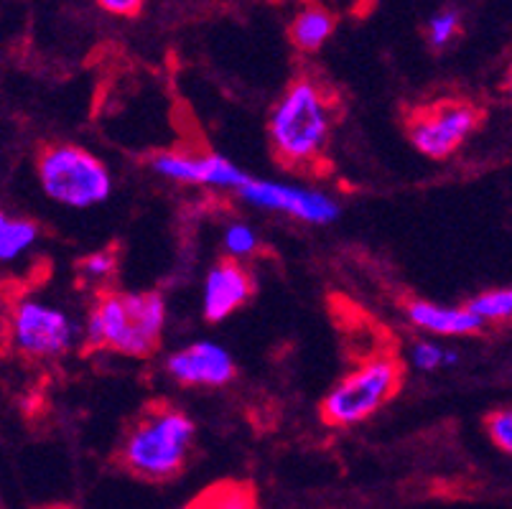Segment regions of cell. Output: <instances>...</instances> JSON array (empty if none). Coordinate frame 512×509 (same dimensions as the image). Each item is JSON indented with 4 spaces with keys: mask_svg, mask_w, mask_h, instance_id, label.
<instances>
[{
    "mask_svg": "<svg viewBox=\"0 0 512 509\" xmlns=\"http://www.w3.org/2000/svg\"><path fill=\"white\" fill-rule=\"evenodd\" d=\"M337 102L321 82L299 77L273 107L268 120V135L276 161L288 171H321L332 138Z\"/></svg>",
    "mask_w": 512,
    "mask_h": 509,
    "instance_id": "6da1fadb",
    "label": "cell"
},
{
    "mask_svg": "<svg viewBox=\"0 0 512 509\" xmlns=\"http://www.w3.org/2000/svg\"><path fill=\"white\" fill-rule=\"evenodd\" d=\"M194 433V420L184 410L164 400L148 403L120 443V469L143 482H171L189 461Z\"/></svg>",
    "mask_w": 512,
    "mask_h": 509,
    "instance_id": "7a4b0ae2",
    "label": "cell"
},
{
    "mask_svg": "<svg viewBox=\"0 0 512 509\" xmlns=\"http://www.w3.org/2000/svg\"><path fill=\"white\" fill-rule=\"evenodd\" d=\"M166 303L156 291H105L87 316V344L123 357H151L161 347Z\"/></svg>",
    "mask_w": 512,
    "mask_h": 509,
    "instance_id": "3957f363",
    "label": "cell"
},
{
    "mask_svg": "<svg viewBox=\"0 0 512 509\" xmlns=\"http://www.w3.org/2000/svg\"><path fill=\"white\" fill-rule=\"evenodd\" d=\"M403 375L406 370L398 354H372L327 392L319 408L321 420L332 428L357 426L398 395Z\"/></svg>",
    "mask_w": 512,
    "mask_h": 509,
    "instance_id": "277c9868",
    "label": "cell"
},
{
    "mask_svg": "<svg viewBox=\"0 0 512 509\" xmlns=\"http://www.w3.org/2000/svg\"><path fill=\"white\" fill-rule=\"evenodd\" d=\"M36 174L46 196L64 207H95L113 191V179L105 163L72 143H51L41 148Z\"/></svg>",
    "mask_w": 512,
    "mask_h": 509,
    "instance_id": "5b68a950",
    "label": "cell"
},
{
    "mask_svg": "<svg viewBox=\"0 0 512 509\" xmlns=\"http://www.w3.org/2000/svg\"><path fill=\"white\" fill-rule=\"evenodd\" d=\"M484 123V110L462 97H441L406 112L403 125L416 151L423 156L444 161L464 146L469 135Z\"/></svg>",
    "mask_w": 512,
    "mask_h": 509,
    "instance_id": "8992f818",
    "label": "cell"
},
{
    "mask_svg": "<svg viewBox=\"0 0 512 509\" xmlns=\"http://www.w3.org/2000/svg\"><path fill=\"white\" fill-rule=\"evenodd\" d=\"M11 342L18 354L31 359L59 357L72 347L74 326L64 311L34 298H18L11 306Z\"/></svg>",
    "mask_w": 512,
    "mask_h": 509,
    "instance_id": "52a82bcc",
    "label": "cell"
},
{
    "mask_svg": "<svg viewBox=\"0 0 512 509\" xmlns=\"http://www.w3.org/2000/svg\"><path fill=\"white\" fill-rule=\"evenodd\" d=\"M240 196L245 202L255 204V207L291 214V217L311 224L332 222L339 214L337 204L329 196L319 194V191L299 189V186L288 184H273V181H258L253 176L245 181Z\"/></svg>",
    "mask_w": 512,
    "mask_h": 509,
    "instance_id": "ba28073f",
    "label": "cell"
},
{
    "mask_svg": "<svg viewBox=\"0 0 512 509\" xmlns=\"http://www.w3.org/2000/svg\"><path fill=\"white\" fill-rule=\"evenodd\" d=\"M153 171L179 184L220 186V189L235 191H240L250 179L235 163L217 153H158L153 158Z\"/></svg>",
    "mask_w": 512,
    "mask_h": 509,
    "instance_id": "9c48e42d",
    "label": "cell"
},
{
    "mask_svg": "<svg viewBox=\"0 0 512 509\" xmlns=\"http://www.w3.org/2000/svg\"><path fill=\"white\" fill-rule=\"evenodd\" d=\"M166 370L186 387H222L235 380L237 372L227 349L212 342H199L174 352L166 359Z\"/></svg>",
    "mask_w": 512,
    "mask_h": 509,
    "instance_id": "30bf717a",
    "label": "cell"
},
{
    "mask_svg": "<svg viewBox=\"0 0 512 509\" xmlns=\"http://www.w3.org/2000/svg\"><path fill=\"white\" fill-rule=\"evenodd\" d=\"M255 293L253 275L242 268L237 260H220L207 275L204 286V316L217 324L227 316L235 314L237 308L245 306Z\"/></svg>",
    "mask_w": 512,
    "mask_h": 509,
    "instance_id": "8fae6325",
    "label": "cell"
},
{
    "mask_svg": "<svg viewBox=\"0 0 512 509\" xmlns=\"http://www.w3.org/2000/svg\"><path fill=\"white\" fill-rule=\"evenodd\" d=\"M406 316L413 326L436 336H469L479 334L484 321L474 314L472 308H451L439 306V303L413 298L406 301Z\"/></svg>",
    "mask_w": 512,
    "mask_h": 509,
    "instance_id": "7c38bea8",
    "label": "cell"
},
{
    "mask_svg": "<svg viewBox=\"0 0 512 509\" xmlns=\"http://www.w3.org/2000/svg\"><path fill=\"white\" fill-rule=\"evenodd\" d=\"M334 34V16L332 11H327L324 6H309L293 18L291 28H288V36H291V44L299 51H319L321 46L327 44Z\"/></svg>",
    "mask_w": 512,
    "mask_h": 509,
    "instance_id": "4fadbf2b",
    "label": "cell"
},
{
    "mask_svg": "<svg viewBox=\"0 0 512 509\" xmlns=\"http://www.w3.org/2000/svg\"><path fill=\"white\" fill-rule=\"evenodd\" d=\"M189 509H258V504H255V492L248 484L222 482L199 494L189 504Z\"/></svg>",
    "mask_w": 512,
    "mask_h": 509,
    "instance_id": "5bb4252c",
    "label": "cell"
},
{
    "mask_svg": "<svg viewBox=\"0 0 512 509\" xmlns=\"http://www.w3.org/2000/svg\"><path fill=\"white\" fill-rule=\"evenodd\" d=\"M36 240H39V227L31 219L3 214L0 219V258L6 263L18 258L23 250H29Z\"/></svg>",
    "mask_w": 512,
    "mask_h": 509,
    "instance_id": "9a60e30c",
    "label": "cell"
},
{
    "mask_svg": "<svg viewBox=\"0 0 512 509\" xmlns=\"http://www.w3.org/2000/svg\"><path fill=\"white\" fill-rule=\"evenodd\" d=\"M484 324H505L512 321V286L484 291L467 303Z\"/></svg>",
    "mask_w": 512,
    "mask_h": 509,
    "instance_id": "2e32d148",
    "label": "cell"
},
{
    "mask_svg": "<svg viewBox=\"0 0 512 509\" xmlns=\"http://www.w3.org/2000/svg\"><path fill=\"white\" fill-rule=\"evenodd\" d=\"M484 431H487L490 441L500 451L512 456V405H505V408H497L492 413H487V418H484Z\"/></svg>",
    "mask_w": 512,
    "mask_h": 509,
    "instance_id": "e0dca14e",
    "label": "cell"
},
{
    "mask_svg": "<svg viewBox=\"0 0 512 509\" xmlns=\"http://www.w3.org/2000/svg\"><path fill=\"white\" fill-rule=\"evenodd\" d=\"M118 268V258H115V250H100L87 255L82 263H79V275L82 280H90V283H100L107 280Z\"/></svg>",
    "mask_w": 512,
    "mask_h": 509,
    "instance_id": "ac0fdd59",
    "label": "cell"
},
{
    "mask_svg": "<svg viewBox=\"0 0 512 509\" xmlns=\"http://www.w3.org/2000/svg\"><path fill=\"white\" fill-rule=\"evenodd\" d=\"M428 44L436 46V49H444L456 34H459V16L456 11H441L436 13L431 21H428Z\"/></svg>",
    "mask_w": 512,
    "mask_h": 509,
    "instance_id": "d6986e66",
    "label": "cell"
},
{
    "mask_svg": "<svg viewBox=\"0 0 512 509\" xmlns=\"http://www.w3.org/2000/svg\"><path fill=\"white\" fill-rule=\"evenodd\" d=\"M225 247L232 258H245L258 250V237L248 224H232L225 232Z\"/></svg>",
    "mask_w": 512,
    "mask_h": 509,
    "instance_id": "ffe728a7",
    "label": "cell"
},
{
    "mask_svg": "<svg viewBox=\"0 0 512 509\" xmlns=\"http://www.w3.org/2000/svg\"><path fill=\"white\" fill-rule=\"evenodd\" d=\"M413 362L421 370H436L439 364L446 362V352L441 347H436L434 342H418L413 347Z\"/></svg>",
    "mask_w": 512,
    "mask_h": 509,
    "instance_id": "44dd1931",
    "label": "cell"
},
{
    "mask_svg": "<svg viewBox=\"0 0 512 509\" xmlns=\"http://www.w3.org/2000/svg\"><path fill=\"white\" fill-rule=\"evenodd\" d=\"M95 3L105 13H113V16H120V18H133L141 13L146 0H95Z\"/></svg>",
    "mask_w": 512,
    "mask_h": 509,
    "instance_id": "7402d4cb",
    "label": "cell"
},
{
    "mask_svg": "<svg viewBox=\"0 0 512 509\" xmlns=\"http://www.w3.org/2000/svg\"><path fill=\"white\" fill-rule=\"evenodd\" d=\"M505 92H507V97L512 100V64H510V69H507V74H505Z\"/></svg>",
    "mask_w": 512,
    "mask_h": 509,
    "instance_id": "603a6c76",
    "label": "cell"
},
{
    "mask_svg": "<svg viewBox=\"0 0 512 509\" xmlns=\"http://www.w3.org/2000/svg\"><path fill=\"white\" fill-rule=\"evenodd\" d=\"M184 509H189V507H184Z\"/></svg>",
    "mask_w": 512,
    "mask_h": 509,
    "instance_id": "cb8c5ba5",
    "label": "cell"
}]
</instances>
